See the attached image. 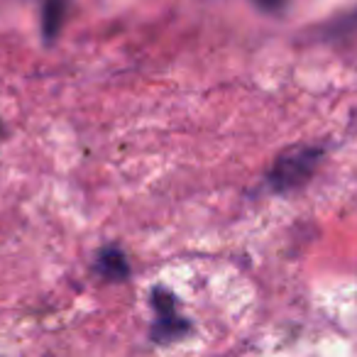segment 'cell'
<instances>
[{
  "instance_id": "1",
  "label": "cell",
  "mask_w": 357,
  "mask_h": 357,
  "mask_svg": "<svg viewBox=\"0 0 357 357\" xmlns=\"http://www.w3.org/2000/svg\"><path fill=\"white\" fill-rule=\"evenodd\" d=\"M318 162H321L318 147H296L291 152H284L269 172V184L277 191L298 189L313 176Z\"/></svg>"
},
{
  "instance_id": "2",
  "label": "cell",
  "mask_w": 357,
  "mask_h": 357,
  "mask_svg": "<svg viewBox=\"0 0 357 357\" xmlns=\"http://www.w3.org/2000/svg\"><path fill=\"white\" fill-rule=\"evenodd\" d=\"M96 267H98V272L103 274L105 279H113V282H123V279H128V274H130L128 259H125V255L115 248L100 250Z\"/></svg>"
},
{
  "instance_id": "3",
  "label": "cell",
  "mask_w": 357,
  "mask_h": 357,
  "mask_svg": "<svg viewBox=\"0 0 357 357\" xmlns=\"http://www.w3.org/2000/svg\"><path fill=\"white\" fill-rule=\"evenodd\" d=\"M186 331H189V323L181 321L176 313H174V316H159V321L154 323V328H152V337L154 340L167 342L176 335H184Z\"/></svg>"
},
{
  "instance_id": "4",
  "label": "cell",
  "mask_w": 357,
  "mask_h": 357,
  "mask_svg": "<svg viewBox=\"0 0 357 357\" xmlns=\"http://www.w3.org/2000/svg\"><path fill=\"white\" fill-rule=\"evenodd\" d=\"M61 15H64V6L61 3H50L45 8V37L47 42H52L59 32V25H61Z\"/></svg>"
}]
</instances>
